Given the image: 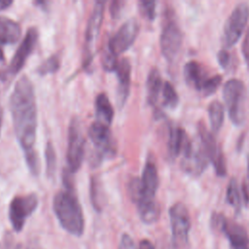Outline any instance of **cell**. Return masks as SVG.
Segmentation results:
<instances>
[{
	"mask_svg": "<svg viewBox=\"0 0 249 249\" xmlns=\"http://www.w3.org/2000/svg\"><path fill=\"white\" fill-rule=\"evenodd\" d=\"M94 109L96 117L95 121L110 126L114 117V109L106 93L101 92L96 95L94 101Z\"/></svg>",
	"mask_w": 249,
	"mask_h": 249,
	"instance_id": "cell-20",
	"label": "cell"
},
{
	"mask_svg": "<svg viewBox=\"0 0 249 249\" xmlns=\"http://www.w3.org/2000/svg\"><path fill=\"white\" fill-rule=\"evenodd\" d=\"M242 53H243V57L246 61L247 66L249 67V29L245 35V38L243 40L242 43Z\"/></svg>",
	"mask_w": 249,
	"mask_h": 249,
	"instance_id": "cell-36",
	"label": "cell"
},
{
	"mask_svg": "<svg viewBox=\"0 0 249 249\" xmlns=\"http://www.w3.org/2000/svg\"><path fill=\"white\" fill-rule=\"evenodd\" d=\"M45 159H46V173L50 179H53L56 171V155L54 147L51 141L46 145L45 149Z\"/></svg>",
	"mask_w": 249,
	"mask_h": 249,
	"instance_id": "cell-28",
	"label": "cell"
},
{
	"mask_svg": "<svg viewBox=\"0 0 249 249\" xmlns=\"http://www.w3.org/2000/svg\"><path fill=\"white\" fill-rule=\"evenodd\" d=\"M38 30L35 27H30L22 39L19 47L16 51L10 64L0 72V79L2 81L14 78L24 66L27 58L33 53L38 41Z\"/></svg>",
	"mask_w": 249,
	"mask_h": 249,
	"instance_id": "cell-8",
	"label": "cell"
},
{
	"mask_svg": "<svg viewBox=\"0 0 249 249\" xmlns=\"http://www.w3.org/2000/svg\"><path fill=\"white\" fill-rule=\"evenodd\" d=\"M20 25L7 17H0V60L4 58L3 47L16 44L20 37Z\"/></svg>",
	"mask_w": 249,
	"mask_h": 249,
	"instance_id": "cell-18",
	"label": "cell"
},
{
	"mask_svg": "<svg viewBox=\"0 0 249 249\" xmlns=\"http://www.w3.org/2000/svg\"><path fill=\"white\" fill-rule=\"evenodd\" d=\"M162 86L163 84L159 70L157 68L151 69L147 78V101L151 106L157 104Z\"/></svg>",
	"mask_w": 249,
	"mask_h": 249,
	"instance_id": "cell-23",
	"label": "cell"
},
{
	"mask_svg": "<svg viewBox=\"0 0 249 249\" xmlns=\"http://www.w3.org/2000/svg\"><path fill=\"white\" fill-rule=\"evenodd\" d=\"M2 122H3V109L0 103V136H1V130H2Z\"/></svg>",
	"mask_w": 249,
	"mask_h": 249,
	"instance_id": "cell-40",
	"label": "cell"
},
{
	"mask_svg": "<svg viewBox=\"0 0 249 249\" xmlns=\"http://www.w3.org/2000/svg\"><path fill=\"white\" fill-rule=\"evenodd\" d=\"M10 110L17 139L23 151L26 164L34 176L41 169L38 154L34 150L37 131V104L31 80L21 76L10 96Z\"/></svg>",
	"mask_w": 249,
	"mask_h": 249,
	"instance_id": "cell-1",
	"label": "cell"
},
{
	"mask_svg": "<svg viewBox=\"0 0 249 249\" xmlns=\"http://www.w3.org/2000/svg\"><path fill=\"white\" fill-rule=\"evenodd\" d=\"M249 18V6L246 3H239L231 13L225 22L222 43L226 48H231L241 37Z\"/></svg>",
	"mask_w": 249,
	"mask_h": 249,
	"instance_id": "cell-9",
	"label": "cell"
},
{
	"mask_svg": "<svg viewBox=\"0 0 249 249\" xmlns=\"http://www.w3.org/2000/svg\"><path fill=\"white\" fill-rule=\"evenodd\" d=\"M0 249H18V248L13 246V244L9 241H3L0 243Z\"/></svg>",
	"mask_w": 249,
	"mask_h": 249,
	"instance_id": "cell-38",
	"label": "cell"
},
{
	"mask_svg": "<svg viewBox=\"0 0 249 249\" xmlns=\"http://www.w3.org/2000/svg\"><path fill=\"white\" fill-rule=\"evenodd\" d=\"M119 249H137L133 239L127 233H124L121 237Z\"/></svg>",
	"mask_w": 249,
	"mask_h": 249,
	"instance_id": "cell-33",
	"label": "cell"
},
{
	"mask_svg": "<svg viewBox=\"0 0 249 249\" xmlns=\"http://www.w3.org/2000/svg\"><path fill=\"white\" fill-rule=\"evenodd\" d=\"M89 196H90L91 204L95 209V211L101 212L104 207L105 197H104V192H103L101 181L97 176H92L90 179Z\"/></svg>",
	"mask_w": 249,
	"mask_h": 249,
	"instance_id": "cell-24",
	"label": "cell"
},
{
	"mask_svg": "<svg viewBox=\"0 0 249 249\" xmlns=\"http://www.w3.org/2000/svg\"><path fill=\"white\" fill-rule=\"evenodd\" d=\"M85 155V138L81 122L78 118H72L68 127L67 140V170L72 174L79 170Z\"/></svg>",
	"mask_w": 249,
	"mask_h": 249,
	"instance_id": "cell-7",
	"label": "cell"
},
{
	"mask_svg": "<svg viewBox=\"0 0 249 249\" xmlns=\"http://www.w3.org/2000/svg\"><path fill=\"white\" fill-rule=\"evenodd\" d=\"M118 78V89H117V103L122 108L128 95L130 89V78H131V65L127 58H123L119 61L115 70Z\"/></svg>",
	"mask_w": 249,
	"mask_h": 249,
	"instance_id": "cell-16",
	"label": "cell"
},
{
	"mask_svg": "<svg viewBox=\"0 0 249 249\" xmlns=\"http://www.w3.org/2000/svg\"><path fill=\"white\" fill-rule=\"evenodd\" d=\"M12 4H13V1L11 0H0V11L7 9Z\"/></svg>",
	"mask_w": 249,
	"mask_h": 249,
	"instance_id": "cell-39",
	"label": "cell"
},
{
	"mask_svg": "<svg viewBox=\"0 0 249 249\" xmlns=\"http://www.w3.org/2000/svg\"><path fill=\"white\" fill-rule=\"evenodd\" d=\"M38 197L36 194L16 196L9 205V219L13 229L18 232L24 227L27 218L36 210Z\"/></svg>",
	"mask_w": 249,
	"mask_h": 249,
	"instance_id": "cell-11",
	"label": "cell"
},
{
	"mask_svg": "<svg viewBox=\"0 0 249 249\" xmlns=\"http://www.w3.org/2000/svg\"><path fill=\"white\" fill-rule=\"evenodd\" d=\"M181 154L183 170L193 176H199L208 165L209 160L199 142L194 143L188 138Z\"/></svg>",
	"mask_w": 249,
	"mask_h": 249,
	"instance_id": "cell-12",
	"label": "cell"
},
{
	"mask_svg": "<svg viewBox=\"0 0 249 249\" xmlns=\"http://www.w3.org/2000/svg\"><path fill=\"white\" fill-rule=\"evenodd\" d=\"M139 10L144 18L149 20H154L156 18V2L155 1H140Z\"/></svg>",
	"mask_w": 249,
	"mask_h": 249,
	"instance_id": "cell-32",
	"label": "cell"
},
{
	"mask_svg": "<svg viewBox=\"0 0 249 249\" xmlns=\"http://www.w3.org/2000/svg\"><path fill=\"white\" fill-rule=\"evenodd\" d=\"M227 201L234 207L236 210H239L242 206V203L247 204L249 200L248 192L245 186L239 188L236 180L232 178L227 188V195H226Z\"/></svg>",
	"mask_w": 249,
	"mask_h": 249,
	"instance_id": "cell-22",
	"label": "cell"
},
{
	"mask_svg": "<svg viewBox=\"0 0 249 249\" xmlns=\"http://www.w3.org/2000/svg\"><path fill=\"white\" fill-rule=\"evenodd\" d=\"M182 42L183 34L175 18V15L172 10L168 11L165 14V19L160 37V51L167 61L172 62L176 58L181 49Z\"/></svg>",
	"mask_w": 249,
	"mask_h": 249,
	"instance_id": "cell-5",
	"label": "cell"
},
{
	"mask_svg": "<svg viewBox=\"0 0 249 249\" xmlns=\"http://www.w3.org/2000/svg\"><path fill=\"white\" fill-rule=\"evenodd\" d=\"M217 59L220 66L227 69L231 64V54L226 50H221L217 54Z\"/></svg>",
	"mask_w": 249,
	"mask_h": 249,
	"instance_id": "cell-34",
	"label": "cell"
},
{
	"mask_svg": "<svg viewBox=\"0 0 249 249\" xmlns=\"http://www.w3.org/2000/svg\"><path fill=\"white\" fill-rule=\"evenodd\" d=\"M89 136L94 147L91 158L93 165H98L104 158L115 155L117 148L109 125L94 121L89 128Z\"/></svg>",
	"mask_w": 249,
	"mask_h": 249,
	"instance_id": "cell-6",
	"label": "cell"
},
{
	"mask_svg": "<svg viewBox=\"0 0 249 249\" xmlns=\"http://www.w3.org/2000/svg\"><path fill=\"white\" fill-rule=\"evenodd\" d=\"M159 187L158 168L154 161L147 160L141 178H133L128 185V193L136 206L156 201L155 196Z\"/></svg>",
	"mask_w": 249,
	"mask_h": 249,
	"instance_id": "cell-3",
	"label": "cell"
},
{
	"mask_svg": "<svg viewBox=\"0 0 249 249\" xmlns=\"http://www.w3.org/2000/svg\"><path fill=\"white\" fill-rule=\"evenodd\" d=\"M186 131L180 126H171L169 129L167 152L171 159H176L182 152V149L188 139Z\"/></svg>",
	"mask_w": 249,
	"mask_h": 249,
	"instance_id": "cell-21",
	"label": "cell"
},
{
	"mask_svg": "<svg viewBox=\"0 0 249 249\" xmlns=\"http://www.w3.org/2000/svg\"><path fill=\"white\" fill-rule=\"evenodd\" d=\"M118 56L116 54H114L109 49L108 47L106 46V48L104 49L103 51V54H102V66H103V69L105 71H108V72H112V71H115L117 66H118Z\"/></svg>",
	"mask_w": 249,
	"mask_h": 249,
	"instance_id": "cell-30",
	"label": "cell"
},
{
	"mask_svg": "<svg viewBox=\"0 0 249 249\" xmlns=\"http://www.w3.org/2000/svg\"><path fill=\"white\" fill-rule=\"evenodd\" d=\"M223 98L231 123L235 125L242 124L245 119V86L243 82L237 79L227 81L223 87Z\"/></svg>",
	"mask_w": 249,
	"mask_h": 249,
	"instance_id": "cell-4",
	"label": "cell"
},
{
	"mask_svg": "<svg viewBox=\"0 0 249 249\" xmlns=\"http://www.w3.org/2000/svg\"><path fill=\"white\" fill-rule=\"evenodd\" d=\"M60 67V59L57 54H53L44 60L37 68V73L40 76L55 73Z\"/></svg>",
	"mask_w": 249,
	"mask_h": 249,
	"instance_id": "cell-29",
	"label": "cell"
},
{
	"mask_svg": "<svg viewBox=\"0 0 249 249\" xmlns=\"http://www.w3.org/2000/svg\"><path fill=\"white\" fill-rule=\"evenodd\" d=\"M222 83V76L221 75H214V76H210L205 83L203 84L200 92L207 96L210 94H213L219 88V86Z\"/></svg>",
	"mask_w": 249,
	"mask_h": 249,
	"instance_id": "cell-31",
	"label": "cell"
},
{
	"mask_svg": "<svg viewBox=\"0 0 249 249\" xmlns=\"http://www.w3.org/2000/svg\"><path fill=\"white\" fill-rule=\"evenodd\" d=\"M221 231L229 239L231 249H249V236L246 230L237 223L230 222L226 218Z\"/></svg>",
	"mask_w": 249,
	"mask_h": 249,
	"instance_id": "cell-17",
	"label": "cell"
},
{
	"mask_svg": "<svg viewBox=\"0 0 249 249\" xmlns=\"http://www.w3.org/2000/svg\"><path fill=\"white\" fill-rule=\"evenodd\" d=\"M162 104L168 109H174L179 103V96L173 85L169 82H164L162 86Z\"/></svg>",
	"mask_w": 249,
	"mask_h": 249,
	"instance_id": "cell-27",
	"label": "cell"
},
{
	"mask_svg": "<svg viewBox=\"0 0 249 249\" xmlns=\"http://www.w3.org/2000/svg\"><path fill=\"white\" fill-rule=\"evenodd\" d=\"M53 209L60 226L67 232L75 236L83 234L85 219L73 184H64V189L55 194Z\"/></svg>",
	"mask_w": 249,
	"mask_h": 249,
	"instance_id": "cell-2",
	"label": "cell"
},
{
	"mask_svg": "<svg viewBox=\"0 0 249 249\" xmlns=\"http://www.w3.org/2000/svg\"><path fill=\"white\" fill-rule=\"evenodd\" d=\"M183 74L187 84L198 91H200L203 84L210 77L203 65L196 60H191L184 65Z\"/></svg>",
	"mask_w": 249,
	"mask_h": 249,
	"instance_id": "cell-19",
	"label": "cell"
},
{
	"mask_svg": "<svg viewBox=\"0 0 249 249\" xmlns=\"http://www.w3.org/2000/svg\"><path fill=\"white\" fill-rule=\"evenodd\" d=\"M208 116L213 132L217 133L224 123L225 118V108L220 101L214 100L208 106Z\"/></svg>",
	"mask_w": 249,
	"mask_h": 249,
	"instance_id": "cell-25",
	"label": "cell"
},
{
	"mask_svg": "<svg viewBox=\"0 0 249 249\" xmlns=\"http://www.w3.org/2000/svg\"><path fill=\"white\" fill-rule=\"evenodd\" d=\"M139 32V23L135 18H129L111 37L107 47L117 56L128 50L134 43Z\"/></svg>",
	"mask_w": 249,
	"mask_h": 249,
	"instance_id": "cell-14",
	"label": "cell"
},
{
	"mask_svg": "<svg viewBox=\"0 0 249 249\" xmlns=\"http://www.w3.org/2000/svg\"><path fill=\"white\" fill-rule=\"evenodd\" d=\"M171 231L174 240L180 244L188 241L191 220L187 207L182 202L174 203L169 209Z\"/></svg>",
	"mask_w": 249,
	"mask_h": 249,
	"instance_id": "cell-15",
	"label": "cell"
},
{
	"mask_svg": "<svg viewBox=\"0 0 249 249\" xmlns=\"http://www.w3.org/2000/svg\"><path fill=\"white\" fill-rule=\"evenodd\" d=\"M140 249H155L154 245L148 239H142L139 244Z\"/></svg>",
	"mask_w": 249,
	"mask_h": 249,
	"instance_id": "cell-37",
	"label": "cell"
},
{
	"mask_svg": "<svg viewBox=\"0 0 249 249\" xmlns=\"http://www.w3.org/2000/svg\"><path fill=\"white\" fill-rule=\"evenodd\" d=\"M137 210L141 221L145 224H153L160 217V206L157 201L141 204L137 206Z\"/></svg>",
	"mask_w": 249,
	"mask_h": 249,
	"instance_id": "cell-26",
	"label": "cell"
},
{
	"mask_svg": "<svg viewBox=\"0 0 249 249\" xmlns=\"http://www.w3.org/2000/svg\"><path fill=\"white\" fill-rule=\"evenodd\" d=\"M247 177H248V183H249V160H248V165H247Z\"/></svg>",
	"mask_w": 249,
	"mask_h": 249,
	"instance_id": "cell-41",
	"label": "cell"
},
{
	"mask_svg": "<svg viewBox=\"0 0 249 249\" xmlns=\"http://www.w3.org/2000/svg\"><path fill=\"white\" fill-rule=\"evenodd\" d=\"M197 133L199 137V143L207 155L209 161L212 162L217 175L224 177L227 174L226 160L214 135L209 132L203 123H199L197 124Z\"/></svg>",
	"mask_w": 249,
	"mask_h": 249,
	"instance_id": "cell-13",
	"label": "cell"
},
{
	"mask_svg": "<svg viewBox=\"0 0 249 249\" xmlns=\"http://www.w3.org/2000/svg\"><path fill=\"white\" fill-rule=\"evenodd\" d=\"M105 2L97 1L94 3L92 12L90 14L85 35V48H84V66L88 67L90 65L94 53L95 43L98 38L104 14Z\"/></svg>",
	"mask_w": 249,
	"mask_h": 249,
	"instance_id": "cell-10",
	"label": "cell"
},
{
	"mask_svg": "<svg viewBox=\"0 0 249 249\" xmlns=\"http://www.w3.org/2000/svg\"><path fill=\"white\" fill-rule=\"evenodd\" d=\"M124 2H123V1H113L111 3L110 14H111L112 18H117L120 16V14L124 8Z\"/></svg>",
	"mask_w": 249,
	"mask_h": 249,
	"instance_id": "cell-35",
	"label": "cell"
}]
</instances>
